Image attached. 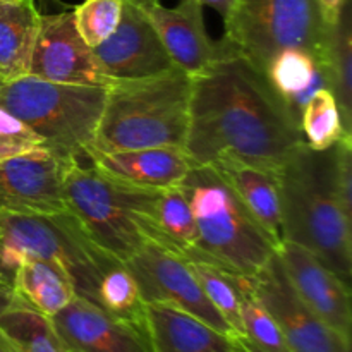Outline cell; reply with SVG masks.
<instances>
[{
    "label": "cell",
    "mask_w": 352,
    "mask_h": 352,
    "mask_svg": "<svg viewBox=\"0 0 352 352\" xmlns=\"http://www.w3.org/2000/svg\"><path fill=\"white\" fill-rule=\"evenodd\" d=\"M336 144L316 151L305 143L275 175L282 239L311 251L351 287L352 220L337 195Z\"/></svg>",
    "instance_id": "obj_2"
},
{
    "label": "cell",
    "mask_w": 352,
    "mask_h": 352,
    "mask_svg": "<svg viewBox=\"0 0 352 352\" xmlns=\"http://www.w3.org/2000/svg\"><path fill=\"white\" fill-rule=\"evenodd\" d=\"M96 305L110 315L119 316L146 332L144 301L136 278L124 263L112 267L100 278L96 289Z\"/></svg>",
    "instance_id": "obj_27"
},
{
    "label": "cell",
    "mask_w": 352,
    "mask_h": 352,
    "mask_svg": "<svg viewBox=\"0 0 352 352\" xmlns=\"http://www.w3.org/2000/svg\"><path fill=\"white\" fill-rule=\"evenodd\" d=\"M143 10L175 67L195 76L213 60L217 41L210 40L203 6L196 0H181L175 7H164L158 2L143 7Z\"/></svg>",
    "instance_id": "obj_17"
},
{
    "label": "cell",
    "mask_w": 352,
    "mask_h": 352,
    "mask_svg": "<svg viewBox=\"0 0 352 352\" xmlns=\"http://www.w3.org/2000/svg\"><path fill=\"white\" fill-rule=\"evenodd\" d=\"M71 352H151L146 332L76 294L50 318Z\"/></svg>",
    "instance_id": "obj_15"
},
{
    "label": "cell",
    "mask_w": 352,
    "mask_h": 352,
    "mask_svg": "<svg viewBox=\"0 0 352 352\" xmlns=\"http://www.w3.org/2000/svg\"><path fill=\"white\" fill-rule=\"evenodd\" d=\"M191 78L184 150L192 165L237 160L277 172L306 143L263 72L226 38L217 41L213 60Z\"/></svg>",
    "instance_id": "obj_1"
},
{
    "label": "cell",
    "mask_w": 352,
    "mask_h": 352,
    "mask_svg": "<svg viewBox=\"0 0 352 352\" xmlns=\"http://www.w3.org/2000/svg\"><path fill=\"white\" fill-rule=\"evenodd\" d=\"M86 160L112 181L143 189H167L179 186L192 167L184 148H138L102 151L89 148Z\"/></svg>",
    "instance_id": "obj_16"
},
{
    "label": "cell",
    "mask_w": 352,
    "mask_h": 352,
    "mask_svg": "<svg viewBox=\"0 0 352 352\" xmlns=\"http://www.w3.org/2000/svg\"><path fill=\"white\" fill-rule=\"evenodd\" d=\"M151 352H248L234 333L220 332L170 305L144 302Z\"/></svg>",
    "instance_id": "obj_18"
},
{
    "label": "cell",
    "mask_w": 352,
    "mask_h": 352,
    "mask_svg": "<svg viewBox=\"0 0 352 352\" xmlns=\"http://www.w3.org/2000/svg\"><path fill=\"white\" fill-rule=\"evenodd\" d=\"M124 265L136 278L144 302L175 306L220 332L234 333L205 296L188 258L158 243H148Z\"/></svg>",
    "instance_id": "obj_9"
},
{
    "label": "cell",
    "mask_w": 352,
    "mask_h": 352,
    "mask_svg": "<svg viewBox=\"0 0 352 352\" xmlns=\"http://www.w3.org/2000/svg\"><path fill=\"white\" fill-rule=\"evenodd\" d=\"M223 38L261 72L275 54L302 48L323 62L330 24L318 0H237Z\"/></svg>",
    "instance_id": "obj_8"
},
{
    "label": "cell",
    "mask_w": 352,
    "mask_h": 352,
    "mask_svg": "<svg viewBox=\"0 0 352 352\" xmlns=\"http://www.w3.org/2000/svg\"><path fill=\"white\" fill-rule=\"evenodd\" d=\"M65 210L89 239L119 261H127L148 243L164 246L155 223L162 189H143L112 181L81 160L69 162L64 174Z\"/></svg>",
    "instance_id": "obj_4"
},
{
    "label": "cell",
    "mask_w": 352,
    "mask_h": 352,
    "mask_svg": "<svg viewBox=\"0 0 352 352\" xmlns=\"http://www.w3.org/2000/svg\"><path fill=\"white\" fill-rule=\"evenodd\" d=\"M191 81L188 72L174 67L150 78L110 82L91 148H184Z\"/></svg>",
    "instance_id": "obj_3"
},
{
    "label": "cell",
    "mask_w": 352,
    "mask_h": 352,
    "mask_svg": "<svg viewBox=\"0 0 352 352\" xmlns=\"http://www.w3.org/2000/svg\"><path fill=\"white\" fill-rule=\"evenodd\" d=\"M234 189L251 215L270 234L278 248L282 244L280 199L275 172L237 160H220L212 165Z\"/></svg>",
    "instance_id": "obj_20"
},
{
    "label": "cell",
    "mask_w": 352,
    "mask_h": 352,
    "mask_svg": "<svg viewBox=\"0 0 352 352\" xmlns=\"http://www.w3.org/2000/svg\"><path fill=\"white\" fill-rule=\"evenodd\" d=\"M155 223L165 248L189 261H205L198 248V230L191 205L179 186L160 191L155 206Z\"/></svg>",
    "instance_id": "obj_24"
},
{
    "label": "cell",
    "mask_w": 352,
    "mask_h": 352,
    "mask_svg": "<svg viewBox=\"0 0 352 352\" xmlns=\"http://www.w3.org/2000/svg\"><path fill=\"white\" fill-rule=\"evenodd\" d=\"M253 291L280 327L291 352H346L351 337L330 329L311 311L292 287L275 253L263 268L251 275Z\"/></svg>",
    "instance_id": "obj_10"
},
{
    "label": "cell",
    "mask_w": 352,
    "mask_h": 352,
    "mask_svg": "<svg viewBox=\"0 0 352 352\" xmlns=\"http://www.w3.org/2000/svg\"><path fill=\"white\" fill-rule=\"evenodd\" d=\"M134 3H138V6L141 7H146V6H153V3H158L160 0H133Z\"/></svg>",
    "instance_id": "obj_37"
},
{
    "label": "cell",
    "mask_w": 352,
    "mask_h": 352,
    "mask_svg": "<svg viewBox=\"0 0 352 352\" xmlns=\"http://www.w3.org/2000/svg\"><path fill=\"white\" fill-rule=\"evenodd\" d=\"M0 352H14V351L9 347V344H7L6 340L2 339V336H0Z\"/></svg>",
    "instance_id": "obj_38"
},
{
    "label": "cell",
    "mask_w": 352,
    "mask_h": 352,
    "mask_svg": "<svg viewBox=\"0 0 352 352\" xmlns=\"http://www.w3.org/2000/svg\"><path fill=\"white\" fill-rule=\"evenodd\" d=\"M191 265L208 301L222 315L232 332L241 339L243 322H241V298L236 274H230V272L213 263H206V261H191Z\"/></svg>",
    "instance_id": "obj_29"
},
{
    "label": "cell",
    "mask_w": 352,
    "mask_h": 352,
    "mask_svg": "<svg viewBox=\"0 0 352 352\" xmlns=\"http://www.w3.org/2000/svg\"><path fill=\"white\" fill-rule=\"evenodd\" d=\"M72 6H69L64 0H38V10H43L41 14L62 12V10H71Z\"/></svg>",
    "instance_id": "obj_36"
},
{
    "label": "cell",
    "mask_w": 352,
    "mask_h": 352,
    "mask_svg": "<svg viewBox=\"0 0 352 352\" xmlns=\"http://www.w3.org/2000/svg\"><path fill=\"white\" fill-rule=\"evenodd\" d=\"M28 74L62 85L107 88L112 82L96 62L91 47L79 36L72 9L41 14Z\"/></svg>",
    "instance_id": "obj_11"
},
{
    "label": "cell",
    "mask_w": 352,
    "mask_h": 352,
    "mask_svg": "<svg viewBox=\"0 0 352 352\" xmlns=\"http://www.w3.org/2000/svg\"><path fill=\"white\" fill-rule=\"evenodd\" d=\"M3 241L2 263L10 275L26 256L60 265L72 278L76 294L96 305L100 278L122 263L100 250L71 212L16 213L0 212Z\"/></svg>",
    "instance_id": "obj_7"
},
{
    "label": "cell",
    "mask_w": 352,
    "mask_h": 352,
    "mask_svg": "<svg viewBox=\"0 0 352 352\" xmlns=\"http://www.w3.org/2000/svg\"><path fill=\"white\" fill-rule=\"evenodd\" d=\"M179 188L191 205L206 263L251 277L277 253L270 234L212 165H192Z\"/></svg>",
    "instance_id": "obj_5"
},
{
    "label": "cell",
    "mask_w": 352,
    "mask_h": 352,
    "mask_svg": "<svg viewBox=\"0 0 352 352\" xmlns=\"http://www.w3.org/2000/svg\"><path fill=\"white\" fill-rule=\"evenodd\" d=\"M91 50L112 81L150 78L175 67L143 7L133 0H124L119 26Z\"/></svg>",
    "instance_id": "obj_12"
},
{
    "label": "cell",
    "mask_w": 352,
    "mask_h": 352,
    "mask_svg": "<svg viewBox=\"0 0 352 352\" xmlns=\"http://www.w3.org/2000/svg\"><path fill=\"white\" fill-rule=\"evenodd\" d=\"M0 274H2V275H3V277H7V278H9V280H10V282H12V275H10V274H9V272H7V270H6V267H3V265H2V261H0Z\"/></svg>",
    "instance_id": "obj_39"
},
{
    "label": "cell",
    "mask_w": 352,
    "mask_h": 352,
    "mask_svg": "<svg viewBox=\"0 0 352 352\" xmlns=\"http://www.w3.org/2000/svg\"><path fill=\"white\" fill-rule=\"evenodd\" d=\"M263 74L298 122L311 96L320 89H329L323 62L302 48H287L275 54Z\"/></svg>",
    "instance_id": "obj_19"
},
{
    "label": "cell",
    "mask_w": 352,
    "mask_h": 352,
    "mask_svg": "<svg viewBox=\"0 0 352 352\" xmlns=\"http://www.w3.org/2000/svg\"><path fill=\"white\" fill-rule=\"evenodd\" d=\"M17 294L10 284H0V316L17 302Z\"/></svg>",
    "instance_id": "obj_35"
},
{
    "label": "cell",
    "mask_w": 352,
    "mask_h": 352,
    "mask_svg": "<svg viewBox=\"0 0 352 352\" xmlns=\"http://www.w3.org/2000/svg\"><path fill=\"white\" fill-rule=\"evenodd\" d=\"M0 284H10V285H12V282H10L9 278H7V277H3V275L0 274Z\"/></svg>",
    "instance_id": "obj_40"
},
{
    "label": "cell",
    "mask_w": 352,
    "mask_h": 352,
    "mask_svg": "<svg viewBox=\"0 0 352 352\" xmlns=\"http://www.w3.org/2000/svg\"><path fill=\"white\" fill-rule=\"evenodd\" d=\"M299 126H301L306 144L316 151L329 150L337 141L352 138L344 129L336 96L327 88L316 91L306 103Z\"/></svg>",
    "instance_id": "obj_28"
},
{
    "label": "cell",
    "mask_w": 352,
    "mask_h": 352,
    "mask_svg": "<svg viewBox=\"0 0 352 352\" xmlns=\"http://www.w3.org/2000/svg\"><path fill=\"white\" fill-rule=\"evenodd\" d=\"M241 298L243 344L248 352H291L280 327L267 311L253 291V280L248 275L236 274Z\"/></svg>",
    "instance_id": "obj_26"
},
{
    "label": "cell",
    "mask_w": 352,
    "mask_h": 352,
    "mask_svg": "<svg viewBox=\"0 0 352 352\" xmlns=\"http://www.w3.org/2000/svg\"><path fill=\"white\" fill-rule=\"evenodd\" d=\"M0 336L14 352H71L50 318L28 306L21 298L0 316Z\"/></svg>",
    "instance_id": "obj_25"
},
{
    "label": "cell",
    "mask_w": 352,
    "mask_h": 352,
    "mask_svg": "<svg viewBox=\"0 0 352 352\" xmlns=\"http://www.w3.org/2000/svg\"><path fill=\"white\" fill-rule=\"evenodd\" d=\"M124 0H85L72 7L74 26L88 47L95 48L119 26Z\"/></svg>",
    "instance_id": "obj_30"
},
{
    "label": "cell",
    "mask_w": 352,
    "mask_h": 352,
    "mask_svg": "<svg viewBox=\"0 0 352 352\" xmlns=\"http://www.w3.org/2000/svg\"><path fill=\"white\" fill-rule=\"evenodd\" d=\"M196 2L203 7L206 6V7H212V9H215L217 12L222 16L223 23H226V21H229V17L232 16L234 9H236L237 0H196Z\"/></svg>",
    "instance_id": "obj_33"
},
{
    "label": "cell",
    "mask_w": 352,
    "mask_h": 352,
    "mask_svg": "<svg viewBox=\"0 0 352 352\" xmlns=\"http://www.w3.org/2000/svg\"><path fill=\"white\" fill-rule=\"evenodd\" d=\"M47 148L0 160V212H64V174L69 162Z\"/></svg>",
    "instance_id": "obj_13"
},
{
    "label": "cell",
    "mask_w": 352,
    "mask_h": 352,
    "mask_svg": "<svg viewBox=\"0 0 352 352\" xmlns=\"http://www.w3.org/2000/svg\"><path fill=\"white\" fill-rule=\"evenodd\" d=\"M320 6H322L323 16H325L327 23L333 24L337 19H339L340 12L346 7L347 0H318Z\"/></svg>",
    "instance_id": "obj_34"
},
{
    "label": "cell",
    "mask_w": 352,
    "mask_h": 352,
    "mask_svg": "<svg viewBox=\"0 0 352 352\" xmlns=\"http://www.w3.org/2000/svg\"><path fill=\"white\" fill-rule=\"evenodd\" d=\"M38 148H45L43 140L23 120L0 107V160H7Z\"/></svg>",
    "instance_id": "obj_31"
},
{
    "label": "cell",
    "mask_w": 352,
    "mask_h": 352,
    "mask_svg": "<svg viewBox=\"0 0 352 352\" xmlns=\"http://www.w3.org/2000/svg\"><path fill=\"white\" fill-rule=\"evenodd\" d=\"M40 19L34 0H0V81L28 74Z\"/></svg>",
    "instance_id": "obj_21"
},
{
    "label": "cell",
    "mask_w": 352,
    "mask_h": 352,
    "mask_svg": "<svg viewBox=\"0 0 352 352\" xmlns=\"http://www.w3.org/2000/svg\"><path fill=\"white\" fill-rule=\"evenodd\" d=\"M107 88L62 85L24 74L0 81V107L23 120L62 158L86 160L95 143Z\"/></svg>",
    "instance_id": "obj_6"
},
{
    "label": "cell",
    "mask_w": 352,
    "mask_h": 352,
    "mask_svg": "<svg viewBox=\"0 0 352 352\" xmlns=\"http://www.w3.org/2000/svg\"><path fill=\"white\" fill-rule=\"evenodd\" d=\"M12 287L17 298L41 315L52 316L76 298L72 278L58 263L26 256L16 268Z\"/></svg>",
    "instance_id": "obj_22"
},
{
    "label": "cell",
    "mask_w": 352,
    "mask_h": 352,
    "mask_svg": "<svg viewBox=\"0 0 352 352\" xmlns=\"http://www.w3.org/2000/svg\"><path fill=\"white\" fill-rule=\"evenodd\" d=\"M329 89L336 96L344 129L352 136V33L349 3L340 12L339 19L330 24L323 52Z\"/></svg>",
    "instance_id": "obj_23"
},
{
    "label": "cell",
    "mask_w": 352,
    "mask_h": 352,
    "mask_svg": "<svg viewBox=\"0 0 352 352\" xmlns=\"http://www.w3.org/2000/svg\"><path fill=\"white\" fill-rule=\"evenodd\" d=\"M2 251H3V241H2V236H0V261H2ZM6 270H7V268H6Z\"/></svg>",
    "instance_id": "obj_41"
},
{
    "label": "cell",
    "mask_w": 352,
    "mask_h": 352,
    "mask_svg": "<svg viewBox=\"0 0 352 352\" xmlns=\"http://www.w3.org/2000/svg\"><path fill=\"white\" fill-rule=\"evenodd\" d=\"M280 263L299 298L337 333L351 337V287L344 284L318 256L299 244L282 241Z\"/></svg>",
    "instance_id": "obj_14"
},
{
    "label": "cell",
    "mask_w": 352,
    "mask_h": 352,
    "mask_svg": "<svg viewBox=\"0 0 352 352\" xmlns=\"http://www.w3.org/2000/svg\"><path fill=\"white\" fill-rule=\"evenodd\" d=\"M336 188L344 213L352 220V138L336 144Z\"/></svg>",
    "instance_id": "obj_32"
}]
</instances>
